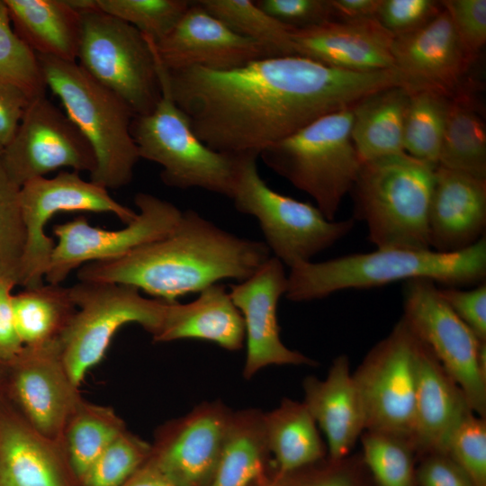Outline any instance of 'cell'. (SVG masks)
Wrapping results in <instances>:
<instances>
[{
	"label": "cell",
	"instance_id": "6da1fadb",
	"mask_svg": "<svg viewBox=\"0 0 486 486\" xmlns=\"http://www.w3.org/2000/svg\"><path fill=\"white\" fill-rule=\"evenodd\" d=\"M159 80L207 147L256 156L326 114L366 96L403 86L397 70L354 72L301 56L264 58L230 70H168Z\"/></svg>",
	"mask_w": 486,
	"mask_h": 486
},
{
	"label": "cell",
	"instance_id": "7a4b0ae2",
	"mask_svg": "<svg viewBox=\"0 0 486 486\" xmlns=\"http://www.w3.org/2000/svg\"><path fill=\"white\" fill-rule=\"evenodd\" d=\"M270 256L264 241L238 237L187 210L164 237L119 258L86 264L77 278L128 284L175 302L221 280L242 282Z\"/></svg>",
	"mask_w": 486,
	"mask_h": 486
},
{
	"label": "cell",
	"instance_id": "3957f363",
	"mask_svg": "<svg viewBox=\"0 0 486 486\" xmlns=\"http://www.w3.org/2000/svg\"><path fill=\"white\" fill-rule=\"evenodd\" d=\"M413 278L459 288L485 282L486 237L457 252L375 248L321 262L299 263L290 268L284 295L292 302H310L342 290L368 289Z\"/></svg>",
	"mask_w": 486,
	"mask_h": 486
},
{
	"label": "cell",
	"instance_id": "277c9868",
	"mask_svg": "<svg viewBox=\"0 0 486 486\" xmlns=\"http://www.w3.org/2000/svg\"><path fill=\"white\" fill-rule=\"evenodd\" d=\"M435 167L407 153L362 163L349 194L375 248L431 249L428 215Z\"/></svg>",
	"mask_w": 486,
	"mask_h": 486
},
{
	"label": "cell",
	"instance_id": "5b68a950",
	"mask_svg": "<svg viewBox=\"0 0 486 486\" xmlns=\"http://www.w3.org/2000/svg\"><path fill=\"white\" fill-rule=\"evenodd\" d=\"M36 56L46 86L59 98L94 150L96 167L90 181L106 189L129 184L140 159L131 134V109L76 62Z\"/></svg>",
	"mask_w": 486,
	"mask_h": 486
},
{
	"label": "cell",
	"instance_id": "8992f818",
	"mask_svg": "<svg viewBox=\"0 0 486 486\" xmlns=\"http://www.w3.org/2000/svg\"><path fill=\"white\" fill-rule=\"evenodd\" d=\"M353 107L320 117L259 155L271 170L313 198L330 220L362 166L351 136Z\"/></svg>",
	"mask_w": 486,
	"mask_h": 486
},
{
	"label": "cell",
	"instance_id": "52a82bcc",
	"mask_svg": "<svg viewBox=\"0 0 486 486\" xmlns=\"http://www.w3.org/2000/svg\"><path fill=\"white\" fill-rule=\"evenodd\" d=\"M71 3L81 13L76 63L135 116L151 112L162 94L152 41L130 23L94 8L91 0Z\"/></svg>",
	"mask_w": 486,
	"mask_h": 486
},
{
	"label": "cell",
	"instance_id": "ba28073f",
	"mask_svg": "<svg viewBox=\"0 0 486 486\" xmlns=\"http://www.w3.org/2000/svg\"><path fill=\"white\" fill-rule=\"evenodd\" d=\"M160 86L156 108L132 120L140 158L158 164L160 178L168 186L202 188L231 198L241 157L214 151L202 142L161 81Z\"/></svg>",
	"mask_w": 486,
	"mask_h": 486
},
{
	"label": "cell",
	"instance_id": "9c48e42d",
	"mask_svg": "<svg viewBox=\"0 0 486 486\" xmlns=\"http://www.w3.org/2000/svg\"><path fill=\"white\" fill-rule=\"evenodd\" d=\"M69 291L76 310L58 343L65 366L78 386L122 326L137 323L155 337L167 303L146 298L138 288L123 284L78 281Z\"/></svg>",
	"mask_w": 486,
	"mask_h": 486
},
{
	"label": "cell",
	"instance_id": "30bf717a",
	"mask_svg": "<svg viewBox=\"0 0 486 486\" xmlns=\"http://www.w3.org/2000/svg\"><path fill=\"white\" fill-rule=\"evenodd\" d=\"M256 159L240 158L230 199L237 211L258 220L264 242L284 265L291 268L311 261L353 230V218L330 220L316 205L271 189L258 172Z\"/></svg>",
	"mask_w": 486,
	"mask_h": 486
},
{
	"label": "cell",
	"instance_id": "8fae6325",
	"mask_svg": "<svg viewBox=\"0 0 486 486\" xmlns=\"http://www.w3.org/2000/svg\"><path fill=\"white\" fill-rule=\"evenodd\" d=\"M402 302L401 318L460 386L472 410L486 418V341L452 310L432 280L405 281Z\"/></svg>",
	"mask_w": 486,
	"mask_h": 486
},
{
	"label": "cell",
	"instance_id": "7c38bea8",
	"mask_svg": "<svg viewBox=\"0 0 486 486\" xmlns=\"http://www.w3.org/2000/svg\"><path fill=\"white\" fill-rule=\"evenodd\" d=\"M418 338L400 320L352 372L365 419V431L411 440Z\"/></svg>",
	"mask_w": 486,
	"mask_h": 486
},
{
	"label": "cell",
	"instance_id": "4fadbf2b",
	"mask_svg": "<svg viewBox=\"0 0 486 486\" xmlns=\"http://www.w3.org/2000/svg\"><path fill=\"white\" fill-rule=\"evenodd\" d=\"M134 203L139 210L136 217L120 230L92 226L84 216L54 225L58 242L45 272L47 283L61 284L76 268L119 258L160 238L176 227L182 215L175 204L147 193H138Z\"/></svg>",
	"mask_w": 486,
	"mask_h": 486
},
{
	"label": "cell",
	"instance_id": "5bb4252c",
	"mask_svg": "<svg viewBox=\"0 0 486 486\" xmlns=\"http://www.w3.org/2000/svg\"><path fill=\"white\" fill-rule=\"evenodd\" d=\"M20 202L26 231V245L19 285L43 284L55 246L45 233L50 219L61 212H109L122 222H130L137 212L112 198L106 188L86 181L76 171H61L56 176L32 179L21 186Z\"/></svg>",
	"mask_w": 486,
	"mask_h": 486
},
{
	"label": "cell",
	"instance_id": "9a60e30c",
	"mask_svg": "<svg viewBox=\"0 0 486 486\" xmlns=\"http://www.w3.org/2000/svg\"><path fill=\"white\" fill-rule=\"evenodd\" d=\"M0 156L20 186L60 168L91 175L96 167L87 140L45 94L31 100L14 139Z\"/></svg>",
	"mask_w": 486,
	"mask_h": 486
},
{
	"label": "cell",
	"instance_id": "2e32d148",
	"mask_svg": "<svg viewBox=\"0 0 486 486\" xmlns=\"http://www.w3.org/2000/svg\"><path fill=\"white\" fill-rule=\"evenodd\" d=\"M231 412L203 402L161 425L147 462L176 486H211Z\"/></svg>",
	"mask_w": 486,
	"mask_h": 486
},
{
	"label": "cell",
	"instance_id": "e0dca14e",
	"mask_svg": "<svg viewBox=\"0 0 486 486\" xmlns=\"http://www.w3.org/2000/svg\"><path fill=\"white\" fill-rule=\"evenodd\" d=\"M5 396L40 433L61 440L65 424L82 396L62 359L58 340L24 346L5 367Z\"/></svg>",
	"mask_w": 486,
	"mask_h": 486
},
{
	"label": "cell",
	"instance_id": "ac0fdd59",
	"mask_svg": "<svg viewBox=\"0 0 486 486\" xmlns=\"http://www.w3.org/2000/svg\"><path fill=\"white\" fill-rule=\"evenodd\" d=\"M287 290L284 264L270 256L251 276L232 284L230 296L242 315L247 340L243 376L250 379L271 365H315L316 362L284 346L280 338L277 304Z\"/></svg>",
	"mask_w": 486,
	"mask_h": 486
},
{
	"label": "cell",
	"instance_id": "d6986e66",
	"mask_svg": "<svg viewBox=\"0 0 486 486\" xmlns=\"http://www.w3.org/2000/svg\"><path fill=\"white\" fill-rule=\"evenodd\" d=\"M152 43L158 60L168 70L201 67L223 71L271 58L263 46L234 32L198 1H191L172 31Z\"/></svg>",
	"mask_w": 486,
	"mask_h": 486
},
{
	"label": "cell",
	"instance_id": "ffe728a7",
	"mask_svg": "<svg viewBox=\"0 0 486 486\" xmlns=\"http://www.w3.org/2000/svg\"><path fill=\"white\" fill-rule=\"evenodd\" d=\"M392 57L410 93L429 90L447 97L466 79L475 61L464 50L444 7L422 27L394 36Z\"/></svg>",
	"mask_w": 486,
	"mask_h": 486
},
{
	"label": "cell",
	"instance_id": "44dd1931",
	"mask_svg": "<svg viewBox=\"0 0 486 486\" xmlns=\"http://www.w3.org/2000/svg\"><path fill=\"white\" fill-rule=\"evenodd\" d=\"M0 486H78L61 440L36 429L1 389Z\"/></svg>",
	"mask_w": 486,
	"mask_h": 486
},
{
	"label": "cell",
	"instance_id": "7402d4cb",
	"mask_svg": "<svg viewBox=\"0 0 486 486\" xmlns=\"http://www.w3.org/2000/svg\"><path fill=\"white\" fill-rule=\"evenodd\" d=\"M292 38L298 56L328 67L354 72L396 70L394 35L377 19L330 21L292 29Z\"/></svg>",
	"mask_w": 486,
	"mask_h": 486
},
{
	"label": "cell",
	"instance_id": "603a6c76",
	"mask_svg": "<svg viewBox=\"0 0 486 486\" xmlns=\"http://www.w3.org/2000/svg\"><path fill=\"white\" fill-rule=\"evenodd\" d=\"M485 230L486 179L436 166L428 215L430 248L466 249L485 237Z\"/></svg>",
	"mask_w": 486,
	"mask_h": 486
},
{
	"label": "cell",
	"instance_id": "cb8c5ba5",
	"mask_svg": "<svg viewBox=\"0 0 486 486\" xmlns=\"http://www.w3.org/2000/svg\"><path fill=\"white\" fill-rule=\"evenodd\" d=\"M470 412L473 411L463 390L418 338L411 431L417 457L446 453L452 433Z\"/></svg>",
	"mask_w": 486,
	"mask_h": 486
},
{
	"label": "cell",
	"instance_id": "d4e9b609",
	"mask_svg": "<svg viewBox=\"0 0 486 486\" xmlns=\"http://www.w3.org/2000/svg\"><path fill=\"white\" fill-rule=\"evenodd\" d=\"M302 387V402L325 435L327 457L338 460L352 454L365 431V419L347 356L333 360L325 379L308 376Z\"/></svg>",
	"mask_w": 486,
	"mask_h": 486
},
{
	"label": "cell",
	"instance_id": "484cf974",
	"mask_svg": "<svg viewBox=\"0 0 486 486\" xmlns=\"http://www.w3.org/2000/svg\"><path fill=\"white\" fill-rule=\"evenodd\" d=\"M152 338L154 342L202 339L237 351L246 338L245 325L226 287L217 283L191 302H167L160 329Z\"/></svg>",
	"mask_w": 486,
	"mask_h": 486
},
{
	"label": "cell",
	"instance_id": "4316f807",
	"mask_svg": "<svg viewBox=\"0 0 486 486\" xmlns=\"http://www.w3.org/2000/svg\"><path fill=\"white\" fill-rule=\"evenodd\" d=\"M17 35L36 55L76 62L81 13L69 0H4Z\"/></svg>",
	"mask_w": 486,
	"mask_h": 486
},
{
	"label": "cell",
	"instance_id": "83f0119b",
	"mask_svg": "<svg viewBox=\"0 0 486 486\" xmlns=\"http://www.w3.org/2000/svg\"><path fill=\"white\" fill-rule=\"evenodd\" d=\"M477 90L466 78L449 97L437 166L486 179V125Z\"/></svg>",
	"mask_w": 486,
	"mask_h": 486
},
{
	"label": "cell",
	"instance_id": "f1b7e54d",
	"mask_svg": "<svg viewBox=\"0 0 486 486\" xmlns=\"http://www.w3.org/2000/svg\"><path fill=\"white\" fill-rule=\"evenodd\" d=\"M410 92L392 86L353 107L352 140L362 163L405 153L403 129Z\"/></svg>",
	"mask_w": 486,
	"mask_h": 486
},
{
	"label": "cell",
	"instance_id": "f546056e",
	"mask_svg": "<svg viewBox=\"0 0 486 486\" xmlns=\"http://www.w3.org/2000/svg\"><path fill=\"white\" fill-rule=\"evenodd\" d=\"M264 418L275 473L290 472L327 457V445L303 402L284 398L276 409L265 413Z\"/></svg>",
	"mask_w": 486,
	"mask_h": 486
},
{
	"label": "cell",
	"instance_id": "4dcf8cb0",
	"mask_svg": "<svg viewBox=\"0 0 486 486\" xmlns=\"http://www.w3.org/2000/svg\"><path fill=\"white\" fill-rule=\"evenodd\" d=\"M255 409L232 411L211 486H249L270 454L265 418Z\"/></svg>",
	"mask_w": 486,
	"mask_h": 486
},
{
	"label": "cell",
	"instance_id": "1f68e13d",
	"mask_svg": "<svg viewBox=\"0 0 486 486\" xmlns=\"http://www.w3.org/2000/svg\"><path fill=\"white\" fill-rule=\"evenodd\" d=\"M76 307L69 287L40 284L13 295V311L24 346L58 340Z\"/></svg>",
	"mask_w": 486,
	"mask_h": 486
},
{
	"label": "cell",
	"instance_id": "d6a6232c",
	"mask_svg": "<svg viewBox=\"0 0 486 486\" xmlns=\"http://www.w3.org/2000/svg\"><path fill=\"white\" fill-rule=\"evenodd\" d=\"M127 429L110 407L81 398L69 415L61 442L77 482L99 454Z\"/></svg>",
	"mask_w": 486,
	"mask_h": 486
},
{
	"label": "cell",
	"instance_id": "836d02e7",
	"mask_svg": "<svg viewBox=\"0 0 486 486\" xmlns=\"http://www.w3.org/2000/svg\"><path fill=\"white\" fill-rule=\"evenodd\" d=\"M210 14L237 34L263 46L270 57L298 56L291 28L252 0H197Z\"/></svg>",
	"mask_w": 486,
	"mask_h": 486
},
{
	"label": "cell",
	"instance_id": "e575fe53",
	"mask_svg": "<svg viewBox=\"0 0 486 486\" xmlns=\"http://www.w3.org/2000/svg\"><path fill=\"white\" fill-rule=\"evenodd\" d=\"M449 97L420 90L410 93L403 129L408 155L433 166L438 164Z\"/></svg>",
	"mask_w": 486,
	"mask_h": 486
},
{
	"label": "cell",
	"instance_id": "d590c367",
	"mask_svg": "<svg viewBox=\"0 0 486 486\" xmlns=\"http://www.w3.org/2000/svg\"><path fill=\"white\" fill-rule=\"evenodd\" d=\"M359 440L372 486H419L417 453L409 437L364 431Z\"/></svg>",
	"mask_w": 486,
	"mask_h": 486
},
{
	"label": "cell",
	"instance_id": "8d00e7d4",
	"mask_svg": "<svg viewBox=\"0 0 486 486\" xmlns=\"http://www.w3.org/2000/svg\"><path fill=\"white\" fill-rule=\"evenodd\" d=\"M188 0H91L94 8L121 19L157 43L176 26Z\"/></svg>",
	"mask_w": 486,
	"mask_h": 486
},
{
	"label": "cell",
	"instance_id": "74e56055",
	"mask_svg": "<svg viewBox=\"0 0 486 486\" xmlns=\"http://www.w3.org/2000/svg\"><path fill=\"white\" fill-rule=\"evenodd\" d=\"M21 186L10 176L0 156V279L19 285L26 245L21 202Z\"/></svg>",
	"mask_w": 486,
	"mask_h": 486
},
{
	"label": "cell",
	"instance_id": "f35d334b",
	"mask_svg": "<svg viewBox=\"0 0 486 486\" xmlns=\"http://www.w3.org/2000/svg\"><path fill=\"white\" fill-rule=\"evenodd\" d=\"M151 445L128 429L94 460L78 486H122L148 459Z\"/></svg>",
	"mask_w": 486,
	"mask_h": 486
},
{
	"label": "cell",
	"instance_id": "ab89813d",
	"mask_svg": "<svg viewBox=\"0 0 486 486\" xmlns=\"http://www.w3.org/2000/svg\"><path fill=\"white\" fill-rule=\"evenodd\" d=\"M0 81L22 88L32 98L47 89L36 54L11 27L4 1H0Z\"/></svg>",
	"mask_w": 486,
	"mask_h": 486
},
{
	"label": "cell",
	"instance_id": "60d3db41",
	"mask_svg": "<svg viewBox=\"0 0 486 486\" xmlns=\"http://www.w3.org/2000/svg\"><path fill=\"white\" fill-rule=\"evenodd\" d=\"M267 486H372L360 452L338 459H325L278 474Z\"/></svg>",
	"mask_w": 486,
	"mask_h": 486
},
{
	"label": "cell",
	"instance_id": "b9f144b4",
	"mask_svg": "<svg viewBox=\"0 0 486 486\" xmlns=\"http://www.w3.org/2000/svg\"><path fill=\"white\" fill-rule=\"evenodd\" d=\"M446 453L474 486H486V418L466 415L452 433Z\"/></svg>",
	"mask_w": 486,
	"mask_h": 486
},
{
	"label": "cell",
	"instance_id": "7bdbcfd3",
	"mask_svg": "<svg viewBox=\"0 0 486 486\" xmlns=\"http://www.w3.org/2000/svg\"><path fill=\"white\" fill-rule=\"evenodd\" d=\"M441 4L464 50L476 60L486 42V0H444Z\"/></svg>",
	"mask_w": 486,
	"mask_h": 486
},
{
	"label": "cell",
	"instance_id": "ee69618b",
	"mask_svg": "<svg viewBox=\"0 0 486 486\" xmlns=\"http://www.w3.org/2000/svg\"><path fill=\"white\" fill-rule=\"evenodd\" d=\"M442 9L441 1L382 0L376 19L392 35L399 36L422 27Z\"/></svg>",
	"mask_w": 486,
	"mask_h": 486
},
{
	"label": "cell",
	"instance_id": "f6af8a7d",
	"mask_svg": "<svg viewBox=\"0 0 486 486\" xmlns=\"http://www.w3.org/2000/svg\"><path fill=\"white\" fill-rule=\"evenodd\" d=\"M264 12L293 28L304 29L335 21L330 0H258Z\"/></svg>",
	"mask_w": 486,
	"mask_h": 486
},
{
	"label": "cell",
	"instance_id": "bcb514c9",
	"mask_svg": "<svg viewBox=\"0 0 486 486\" xmlns=\"http://www.w3.org/2000/svg\"><path fill=\"white\" fill-rule=\"evenodd\" d=\"M439 292L452 310L473 331L486 341V283L464 290L459 287H442Z\"/></svg>",
	"mask_w": 486,
	"mask_h": 486
},
{
	"label": "cell",
	"instance_id": "7dc6e473",
	"mask_svg": "<svg viewBox=\"0 0 486 486\" xmlns=\"http://www.w3.org/2000/svg\"><path fill=\"white\" fill-rule=\"evenodd\" d=\"M417 475L419 486H474L447 453H432L418 458Z\"/></svg>",
	"mask_w": 486,
	"mask_h": 486
},
{
	"label": "cell",
	"instance_id": "c3c4849f",
	"mask_svg": "<svg viewBox=\"0 0 486 486\" xmlns=\"http://www.w3.org/2000/svg\"><path fill=\"white\" fill-rule=\"evenodd\" d=\"M15 285L10 279H0V365L4 367L12 364L24 347L14 318L13 289Z\"/></svg>",
	"mask_w": 486,
	"mask_h": 486
},
{
	"label": "cell",
	"instance_id": "681fc988",
	"mask_svg": "<svg viewBox=\"0 0 486 486\" xmlns=\"http://www.w3.org/2000/svg\"><path fill=\"white\" fill-rule=\"evenodd\" d=\"M32 99L22 88L0 81V152L14 139Z\"/></svg>",
	"mask_w": 486,
	"mask_h": 486
},
{
	"label": "cell",
	"instance_id": "f907efd6",
	"mask_svg": "<svg viewBox=\"0 0 486 486\" xmlns=\"http://www.w3.org/2000/svg\"><path fill=\"white\" fill-rule=\"evenodd\" d=\"M335 21L376 19L382 0H330Z\"/></svg>",
	"mask_w": 486,
	"mask_h": 486
},
{
	"label": "cell",
	"instance_id": "816d5d0a",
	"mask_svg": "<svg viewBox=\"0 0 486 486\" xmlns=\"http://www.w3.org/2000/svg\"><path fill=\"white\" fill-rule=\"evenodd\" d=\"M122 486H176L146 462Z\"/></svg>",
	"mask_w": 486,
	"mask_h": 486
},
{
	"label": "cell",
	"instance_id": "f5cc1de1",
	"mask_svg": "<svg viewBox=\"0 0 486 486\" xmlns=\"http://www.w3.org/2000/svg\"><path fill=\"white\" fill-rule=\"evenodd\" d=\"M4 373H5V367L0 365V389H1L2 384L4 383Z\"/></svg>",
	"mask_w": 486,
	"mask_h": 486
}]
</instances>
